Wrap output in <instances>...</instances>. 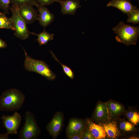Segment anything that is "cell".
Masks as SVG:
<instances>
[{"instance_id":"29","label":"cell","mask_w":139,"mask_h":139,"mask_svg":"<svg viewBox=\"0 0 139 139\" xmlns=\"http://www.w3.org/2000/svg\"><path fill=\"white\" fill-rule=\"evenodd\" d=\"M8 134L6 133L4 134H0V139H8Z\"/></svg>"},{"instance_id":"16","label":"cell","mask_w":139,"mask_h":139,"mask_svg":"<svg viewBox=\"0 0 139 139\" xmlns=\"http://www.w3.org/2000/svg\"><path fill=\"white\" fill-rule=\"evenodd\" d=\"M87 126L95 139H105L106 133L102 127L98 124H96L91 120H86Z\"/></svg>"},{"instance_id":"5","label":"cell","mask_w":139,"mask_h":139,"mask_svg":"<svg viewBox=\"0 0 139 139\" xmlns=\"http://www.w3.org/2000/svg\"><path fill=\"white\" fill-rule=\"evenodd\" d=\"M10 9L12 14L11 18L15 29L14 35L20 39L24 40L28 39L30 32L27 23L19 13V6L16 4L12 5Z\"/></svg>"},{"instance_id":"4","label":"cell","mask_w":139,"mask_h":139,"mask_svg":"<svg viewBox=\"0 0 139 139\" xmlns=\"http://www.w3.org/2000/svg\"><path fill=\"white\" fill-rule=\"evenodd\" d=\"M25 122L19 135L20 139L37 138L40 133V130L36 122L34 115L27 111L24 116Z\"/></svg>"},{"instance_id":"7","label":"cell","mask_w":139,"mask_h":139,"mask_svg":"<svg viewBox=\"0 0 139 139\" xmlns=\"http://www.w3.org/2000/svg\"><path fill=\"white\" fill-rule=\"evenodd\" d=\"M64 118L62 112H57L46 126L47 130L53 139L56 138L61 130Z\"/></svg>"},{"instance_id":"11","label":"cell","mask_w":139,"mask_h":139,"mask_svg":"<svg viewBox=\"0 0 139 139\" xmlns=\"http://www.w3.org/2000/svg\"><path fill=\"white\" fill-rule=\"evenodd\" d=\"M92 121L99 124L109 120L106 102L99 101L91 117Z\"/></svg>"},{"instance_id":"8","label":"cell","mask_w":139,"mask_h":139,"mask_svg":"<svg viewBox=\"0 0 139 139\" xmlns=\"http://www.w3.org/2000/svg\"><path fill=\"white\" fill-rule=\"evenodd\" d=\"M109 120H116L126 111L124 105L118 101L110 100L106 102Z\"/></svg>"},{"instance_id":"17","label":"cell","mask_w":139,"mask_h":139,"mask_svg":"<svg viewBox=\"0 0 139 139\" xmlns=\"http://www.w3.org/2000/svg\"><path fill=\"white\" fill-rule=\"evenodd\" d=\"M115 120L117 127L122 135L130 133L136 130L134 125L124 119L119 118Z\"/></svg>"},{"instance_id":"18","label":"cell","mask_w":139,"mask_h":139,"mask_svg":"<svg viewBox=\"0 0 139 139\" xmlns=\"http://www.w3.org/2000/svg\"><path fill=\"white\" fill-rule=\"evenodd\" d=\"M126 118L134 125H137L139 122V114L136 109L130 107L123 113Z\"/></svg>"},{"instance_id":"13","label":"cell","mask_w":139,"mask_h":139,"mask_svg":"<svg viewBox=\"0 0 139 139\" xmlns=\"http://www.w3.org/2000/svg\"><path fill=\"white\" fill-rule=\"evenodd\" d=\"M98 124L102 127L106 133V137L109 138L116 139L122 135L115 120H109Z\"/></svg>"},{"instance_id":"23","label":"cell","mask_w":139,"mask_h":139,"mask_svg":"<svg viewBox=\"0 0 139 139\" xmlns=\"http://www.w3.org/2000/svg\"><path fill=\"white\" fill-rule=\"evenodd\" d=\"M36 3L34 0H11V3L12 5L16 4L19 6L27 4L33 6Z\"/></svg>"},{"instance_id":"28","label":"cell","mask_w":139,"mask_h":139,"mask_svg":"<svg viewBox=\"0 0 139 139\" xmlns=\"http://www.w3.org/2000/svg\"><path fill=\"white\" fill-rule=\"evenodd\" d=\"M7 47L6 43L2 39H0V48H5Z\"/></svg>"},{"instance_id":"15","label":"cell","mask_w":139,"mask_h":139,"mask_svg":"<svg viewBox=\"0 0 139 139\" xmlns=\"http://www.w3.org/2000/svg\"><path fill=\"white\" fill-rule=\"evenodd\" d=\"M107 6L116 7L127 15L130 12L138 9L129 0H111L107 4Z\"/></svg>"},{"instance_id":"1","label":"cell","mask_w":139,"mask_h":139,"mask_svg":"<svg viewBox=\"0 0 139 139\" xmlns=\"http://www.w3.org/2000/svg\"><path fill=\"white\" fill-rule=\"evenodd\" d=\"M25 96L19 90L12 88L4 91L0 97V110L12 111L20 109Z\"/></svg>"},{"instance_id":"27","label":"cell","mask_w":139,"mask_h":139,"mask_svg":"<svg viewBox=\"0 0 139 139\" xmlns=\"http://www.w3.org/2000/svg\"><path fill=\"white\" fill-rule=\"evenodd\" d=\"M83 132L76 134L72 136L68 137L67 138L69 139H82L83 134Z\"/></svg>"},{"instance_id":"26","label":"cell","mask_w":139,"mask_h":139,"mask_svg":"<svg viewBox=\"0 0 139 139\" xmlns=\"http://www.w3.org/2000/svg\"><path fill=\"white\" fill-rule=\"evenodd\" d=\"M36 3L44 5H49L56 2V0H34Z\"/></svg>"},{"instance_id":"14","label":"cell","mask_w":139,"mask_h":139,"mask_svg":"<svg viewBox=\"0 0 139 139\" xmlns=\"http://www.w3.org/2000/svg\"><path fill=\"white\" fill-rule=\"evenodd\" d=\"M56 2L60 4L63 14H75L77 10L81 7L79 0H56Z\"/></svg>"},{"instance_id":"12","label":"cell","mask_w":139,"mask_h":139,"mask_svg":"<svg viewBox=\"0 0 139 139\" xmlns=\"http://www.w3.org/2000/svg\"><path fill=\"white\" fill-rule=\"evenodd\" d=\"M35 6L39 12L38 20L39 24L44 27L48 26L54 21V15L44 5L36 3Z\"/></svg>"},{"instance_id":"24","label":"cell","mask_w":139,"mask_h":139,"mask_svg":"<svg viewBox=\"0 0 139 139\" xmlns=\"http://www.w3.org/2000/svg\"><path fill=\"white\" fill-rule=\"evenodd\" d=\"M11 0H0V8L3 10L5 14H8V10L10 8Z\"/></svg>"},{"instance_id":"22","label":"cell","mask_w":139,"mask_h":139,"mask_svg":"<svg viewBox=\"0 0 139 139\" xmlns=\"http://www.w3.org/2000/svg\"><path fill=\"white\" fill-rule=\"evenodd\" d=\"M50 52L51 54L52 57L61 65L63 71L66 75L71 79H73L74 77V73L71 69L66 65L60 63L52 51H50Z\"/></svg>"},{"instance_id":"20","label":"cell","mask_w":139,"mask_h":139,"mask_svg":"<svg viewBox=\"0 0 139 139\" xmlns=\"http://www.w3.org/2000/svg\"><path fill=\"white\" fill-rule=\"evenodd\" d=\"M0 29H9L15 31L12 19L7 18L4 12H0Z\"/></svg>"},{"instance_id":"6","label":"cell","mask_w":139,"mask_h":139,"mask_svg":"<svg viewBox=\"0 0 139 139\" xmlns=\"http://www.w3.org/2000/svg\"><path fill=\"white\" fill-rule=\"evenodd\" d=\"M3 124L9 134H16L21 121V117L15 112L11 116L3 115L1 118Z\"/></svg>"},{"instance_id":"30","label":"cell","mask_w":139,"mask_h":139,"mask_svg":"<svg viewBox=\"0 0 139 139\" xmlns=\"http://www.w3.org/2000/svg\"><path fill=\"white\" fill-rule=\"evenodd\" d=\"M137 0L139 1V0Z\"/></svg>"},{"instance_id":"21","label":"cell","mask_w":139,"mask_h":139,"mask_svg":"<svg viewBox=\"0 0 139 139\" xmlns=\"http://www.w3.org/2000/svg\"><path fill=\"white\" fill-rule=\"evenodd\" d=\"M128 18L127 21L128 23H132L134 24L139 23V10L133 11L127 14Z\"/></svg>"},{"instance_id":"3","label":"cell","mask_w":139,"mask_h":139,"mask_svg":"<svg viewBox=\"0 0 139 139\" xmlns=\"http://www.w3.org/2000/svg\"><path fill=\"white\" fill-rule=\"evenodd\" d=\"M22 47L25 54L24 66L26 70L37 73L45 77L48 80H53L56 78V75L45 62L32 58L28 55L25 50Z\"/></svg>"},{"instance_id":"10","label":"cell","mask_w":139,"mask_h":139,"mask_svg":"<svg viewBox=\"0 0 139 139\" xmlns=\"http://www.w3.org/2000/svg\"><path fill=\"white\" fill-rule=\"evenodd\" d=\"M19 13L27 24H30L38 20V10L29 5H24L19 6Z\"/></svg>"},{"instance_id":"19","label":"cell","mask_w":139,"mask_h":139,"mask_svg":"<svg viewBox=\"0 0 139 139\" xmlns=\"http://www.w3.org/2000/svg\"><path fill=\"white\" fill-rule=\"evenodd\" d=\"M30 33L38 36V38L36 40L38 41L40 46L43 45H46L47 43L53 39L54 34H51L45 31L44 29L43 31L39 34H36L30 32Z\"/></svg>"},{"instance_id":"9","label":"cell","mask_w":139,"mask_h":139,"mask_svg":"<svg viewBox=\"0 0 139 139\" xmlns=\"http://www.w3.org/2000/svg\"><path fill=\"white\" fill-rule=\"evenodd\" d=\"M86 126V120L75 118L71 119L66 128L67 137L83 132Z\"/></svg>"},{"instance_id":"25","label":"cell","mask_w":139,"mask_h":139,"mask_svg":"<svg viewBox=\"0 0 139 139\" xmlns=\"http://www.w3.org/2000/svg\"><path fill=\"white\" fill-rule=\"evenodd\" d=\"M83 139H95L86 127L84 131L83 134Z\"/></svg>"},{"instance_id":"2","label":"cell","mask_w":139,"mask_h":139,"mask_svg":"<svg viewBox=\"0 0 139 139\" xmlns=\"http://www.w3.org/2000/svg\"><path fill=\"white\" fill-rule=\"evenodd\" d=\"M116 34L115 39L117 41L127 46L135 45L139 36V27H134L119 22L112 29Z\"/></svg>"}]
</instances>
